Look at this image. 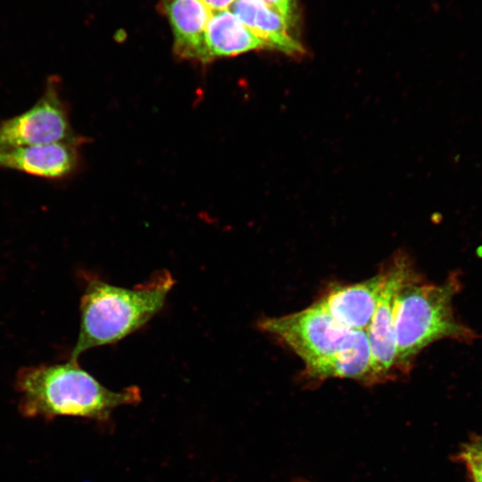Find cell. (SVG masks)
Segmentation results:
<instances>
[{
  "instance_id": "obj_7",
  "label": "cell",
  "mask_w": 482,
  "mask_h": 482,
  "mask_svg": "<svg viewBox=\"0 0 482 482\" xmlns=\"http://www.w3.org/2000/svg\"><path fill=\"white\" fill-rule=\"evenodd\" d=\"M80 142L81 138L43 145H0V169L52 180L63 179L78 168Z\"/></svg>"
},
{
  "instance_id": "obj_2",
  "label": "cell",
  "mask_w": 482,
  "mask_h": 482,
  "mask_svg": "<svg viewBox=\"0 0 482 482\" xmlns=\"http://www.w3.org/2000/svg\"><path fill=\"white\" fill-rule=\"evenodd\" d=\"M175 282L166 270L133 288L89 279L80 298L79 331L71 359L77 361L84 352L116 343L139 329L162 310Z\"/></svg>"
},
{
  "instance_id": "obj_1",
  "label": "cell",
  "mask_w": 482,
  "mask_h": 482,
  "mask_svg": "<svg viewBox=\"0 0 482 482\" xmlns=\"http://www.w3.org/2000/svg\"><path fill=\"white\" fill-rule=\"evenodd\" d=\"M15 388L21 415L46 420L73 416L102 421L116 407L141 401L137 386L110 390L71 359L20 369Z\"/></svg>"
},
{
  "instance_id": "obj_3",
  "label": "cell",
  "mask_w": 482,
  "mask_h": 482,
  "mask_svg": "<svg viewBox=\"0 0 482 482\" xmlns=\"http://www.w3.org/2000/svg\"><path fill=\"white\" fill-rule=\"evenodd\" d=\"M458 271L439 284L425 282L419 276L400 290L395 305L396 375L407 374L417 356L431 344L443 339L470 344L475 330L457 318L453 298L461 290Z\"/></svg>"
},
{
  "instance_id": "obj_13",
  "label": "cell",
  "mask_w": 482,
  "mask_h": 482,
  "mask_svg": "<svg viewBox=\"0 0 482 482\" xmlns=\"http://www.w3.org/2000/svg\"><path fill=\"white\" fill-rule=\"evenodd\" d=\"M461 455L474 482H482V438L468 444Z\"/></svg>"
},
{
  "instance_id": "obj_5",
  "label": "cell",
  "mask_w": 482,
  "mask_h": 482,
  "mask_svg": "<svg viewBox=\"0 0 482 482\" xmlns=\"http://www.w3.org/2000/svg\"><path fill=\"white\" fill-rule=\"evenodd\" d=\"M385 281L366 334L371 356V385L396 377L395 305L402 287L420 276L405 253H398L384 268Z\"/></svg>"
},
{
  "instance_id": "obj_14",
  "label": "cell",
  "mask_w": 482,
  "mask_h": 482,
  "mask_svg": "<svg viewBox=\"0 0 482 482\" xmlns=\"http://www.w3.org/2000/svg\"><path fill=\"white\" fill-rule=\"evenodd\" d=\"M277 10L292 28L296 21V0H262Z\"/></svg>"
},
{
  "instance_id": "obj_9",
  "label": "cell",
  "mask_w": 482,
  "mask_h": 482,
  "mask_svg": "<svg viewBox=\"0 0 482 482\" xmlns=\"http://www.w3.org/2000/svg\"><path fill=\"white\" fill-rule=\"evenodd\" d=\"M174 37V51L181 58L211 60L205 31L212 12L201 0H161Z\"/></svg>"
},
{
  "instance_id": "obj_4",
  "label": "cell",
  "mask_w": 482,
  "mask_h": 482,
  "mask_svg": "<svg viewBox=\"0 0 482 482\" xmlns=\"http://www.w3.org/2000/svg\"><path fill=\"white\" fill-rule=\"evenodd\" d=\"M257 325L288 346L305 367L338 353L353 345L363 331L344 326L317 301L288 315L263 318Z\"/></svg>"
},
{
  "instance_id": "obj_10",
  "label": "cell",
  "mask_w": 482,
  "mask_h": 482,
  "mask_svg": "<svg viewBox=\"0 0 482 482\" xmlns=\"http://www.w3.org/2000/svg\"><path fill=\"white\" fill-rule=\"evenodd\" d=\"M229 10L268 47L293 55L304 52L284 17L264 1L236 0Z\"/></svg>"
},
{
  "instance_id": "obj_12",
  "label": "cell",
  "mask_w": 482,
  "mask_h": 482,
  "mask_svg": "<svg viewBox=\"0 0 482 482\" xmlns=\"http://www.w3.org/2000/svg\"><path fill=\"white\" fill-rule=\"evenodd\" d=\"M305 373L313 379L351 378L371 385V356L366 331L338 353L306 366Z\"/></svg>"
},
{
  "instance_id": "obj_15",
  "label": "cell",
  "mask_w": 482,
  "mask_h": 482,
  "mask_svg": "<svg viewBox=\"0 0 482 482\" xmlns=\"http://www.w3.org/2000/svg\"><path fill=\"white\" fill-rule=\"evenodd\" d=\"M212 12L229 10L236 0H201Z\"/></svg>"
},
{
  "instance_id": "obj_8",
  "label": "cell",
  "mask_w": 482,
  "mask_h": 482,
  "mask_svg": "<svg viewBox=\"0 0 482 482\" xmlns=\"http://www.w3.org/2000/svg\"><path fill=\"white\" fill-rule=\"evenodd\" d=\"M385 276L382 269L364 281L335 285L317 302L344 326L366 330L374 314Z\"/></svg>"
},
{
  "instance_id": "obj_6",
  "label": "cell",
  "mask_w": 482,
  "mask_h": 482,
  "mask_svg": "<svg viewBox=\"0 0 482 482\" xmlns=\"http://www.w3.org/2000/svg\"><path fill=\"white\" fill-rule=\"evenodd\" d=\"M61 82L49 78L37 102L23 112L0 122V145L20 146L78 140Z\"/></svg>"
},
{
  "instance_id": "obj_11",
  "label": "cell",
  "mask_w": 482,
  "mask_h": 482,
  "mask_svg": "<svg viewBox=\"0 0 482 482\" xmlns=\"http://www.w3.org/2000/svg\"><path fill=\"white\" fill-rule=\"evenodd\" d=\"M205 41L211 60L268 47L229 9L212 12Z\"/></svg>"
}]
</instances>
